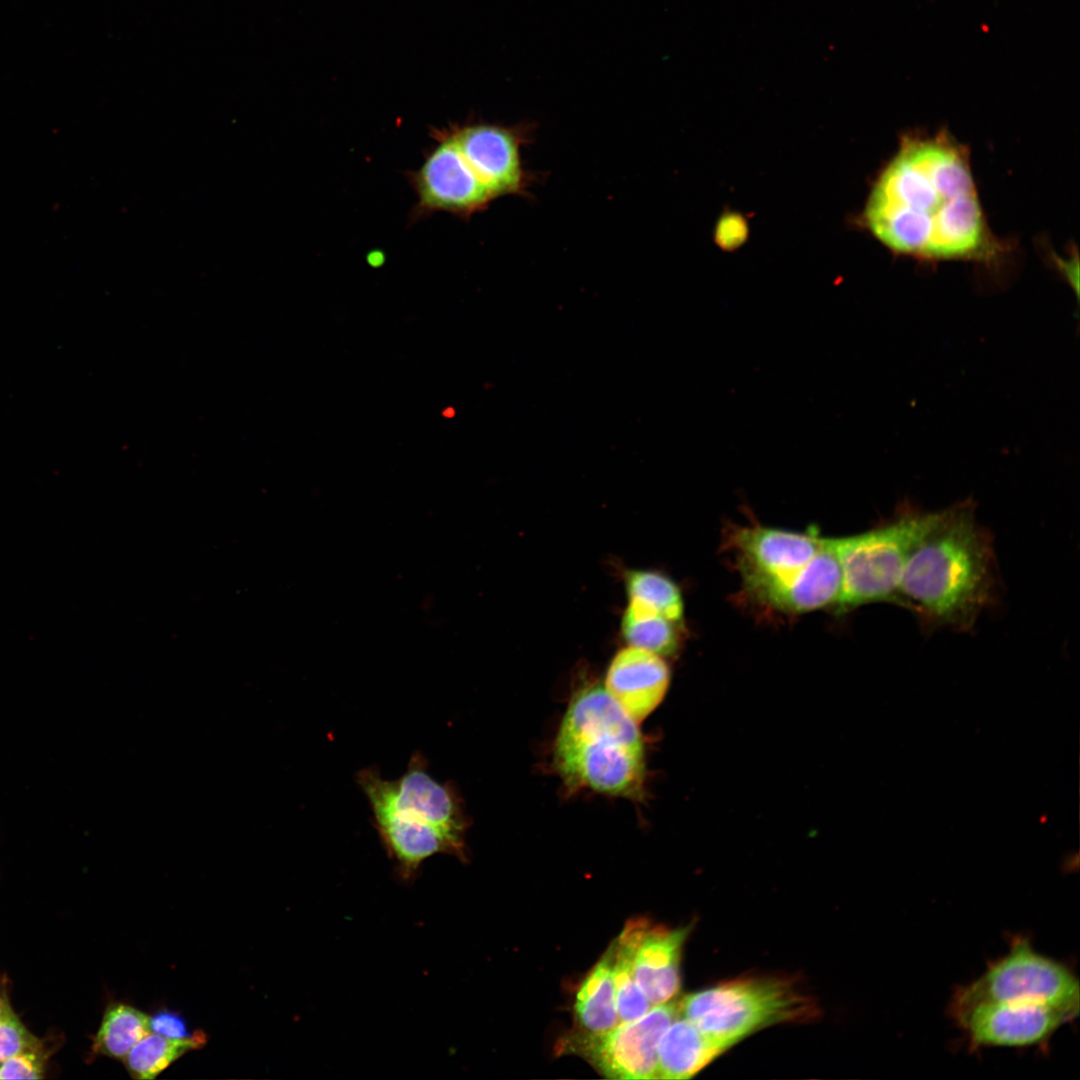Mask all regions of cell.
Instances as JSON below:
<instances>
[{
	"label": "cell",
	"instance_id": "1",
	"mask_svg": "<svg viewBox=\"0 0 1080 1080\" xmlns=\"http://www.w3.org/2000/svg\"><path fill=\"white\" fill-rule=\"evenodd\" d=\"M898 255L927 261L996 259L967 149L945 132L905 135L872 184L860 216Z\"/></svg>",
	"mask_w": 1080,
	"mask_h": 1080
},
{
	"label": "cell",
	"instance_id": "2",
	"mask_svg": "<svg viewBox=\"0 0 1080 1080\" xmlns=\"http://www.w3.org/2000/svg\"><path fill=\"white\" fill-rule=\"evenodd\" d=\"M991 535L966 500L933 513L908 555L898 604L928 625L967 631L996 597Z\"/></svg>",
	"mask_w": 1080,
	"mask_h": 1080
},
{
	"label": "cell",
	"instance_id": "3",
	"mask_svg": "<svg viewBox=\"0 0 1080 1080\" xmlns=\"http://www.w3.org/2000/svg\"><path fill=\"white\" fill-rule=\"evenodd\" d=\"M553 765L571 791L642 797L646 762L638 723L603 683H586L572 695L554 741Z\"/></svg>",
	"mask_w": 1080,
	"mask_h": 1080
},
{
	"label": "cell",
	"instance_id": "4",
	"mask_svg": "<svg viewBox=\"0 0 1080 1080\" xmlns=\"http://www.w3.org/2000/svg\"><path fill=\"white\" fill-rule=\"evenodd\" d=\"M933 513L904 505L878 527L833 538L842 571V593L836 608L839 613L874 602L898 604L908 555Z\"/></svg>",
	"mask_w": 1080,
	"mask_h": 1080
},
{
	"label": "cell",
	"instance_id": "5",
	"mask_svg": "<svg viewBox=\"0 0 1080 1080\" xmlns=\"http://www.w3.org/2000/svg\"><path fill=\"white\" fill-rule=\"evenodd\" d=\"M679 1015L724 1050L771 1024L807 1017L812 1007L779 979H742L685 996Z\"/></svg>",
	"mask_w": 1080,
	"mask_h": 1080
},
{
	"label": "cell",
	"instance_id": "6",
	"mask_svg": "<svg viewBox=\"0 0 1080 1080\" xmlns=\"http://www.w3.org/2000/svg\"><path fill=\"white\" fill-rule=\"evenodd\" d=\"M978 1002L1045 1004L1073 1020L1079 1015V981L1063 963L1035 951L1028 939L1017 937L1004 956L954 993L950 1011Z\"/></svg>",
	"mask_w": 1080,
	"mask_h": 1080
},
{
	"label": "cell",
	"instance_id": "7",
	"mask_svg": "<svg viewBox=\"0 0 1080 1080\" xmlns=\"http://www.w3.org/2000/svg\"><path fill=\"white\" fill-rule=\"evenodd\" d=\"M428 767L425 756L415 751L398 779H383L379 769L371 766L357 772L356 782L370 807L386 808L432 826L467 850L464 835L469 822L458 790L450 781L434 779Z\"/></svg>",
	"mask_w": 1080,
	"mask_h": 1080
},
{
	"label": "cell",
	"instance_id": "8",
	"mask_svg": "<svg viewBox=\"0 0 1080 1080\" xmlns=\"http://www.w3.org/2000/svg\"><path fill=\"white\" fill-rule=\"evenodd\" d=\"M825 540L814 529L801 533L761 525L735 526L725 546L733 555L744 591L751 596L796 575Z\"/></svg>",
	"mask_w": 1080,
	"mask_h": 1080
},
{
	"label": "cell",
	"instance_id": "9",
	"mask_svg": "<svg viewBox=\"0 0 1080 1080\" xmlns=\"http://www.w3.org/2000/svg\"><path fill=\"white\" fill-rule=\"evenodd\" d=\"M679 1016L676 1002L655 1005L640 1018L619 1023L605 1034L580 1036L573 1047L608 1078L655 1079L659 1040Z\"/></svg>",
	"mask_w": 1080,
	"mask_h": 1080
},
{
	"label": "cell",
	"instance_id": "10",
	"mask_svg": "<svg viewBox=\"0 0 1080 1080\" xmlns=\"http://www.w3.org/2000/svg\"><path fill=\"white\" fill-rule=\"evenodd\" d=\"M435 146L410 175L417 195V215L437 211L469 216L493 199L464 160L446 128L433 129Z\"/></svg>",
	"mask_w": 1080,
	"mask_h": 1080
},
{
	"label": "cell",
	"instance_id": "11",
	"mask_svg": "<svg viewBox=\"0 0 1080 1080\" xmlns=\"http://www.w3.org/2000/svg\"><path fill=\"white\" fill-rule=\"evenodd\" d=\"M951 1015L976 1048L1041 1044L1072 1021L1064 1012L1037 1003L978 1002Z\"/></svg>",
	"mask_w": 1080,
	"mask_h": 1080
},
{
	"label": "cell",
	"instance_id": "12",
	"mask_svg": "<svg viewBox=\"0 0 1080 1080\" xmlns=\"http://www.w3.org/2000/svg\"><path fill=\"white\" fill-rule=\"evenodd\" d=\"M464 160L492 198L519 192L524 174L519 141L512 130L473 123L446 128Z\"/></svg>",
	"mask_w": 1080,
	"mask_h": 1080
},
{
	"label": "cell",
	"instance_id": "13",
	"mask_svg": "<svg viewBox=\"0 0 1080 1080\" xmlns=\"http://www.w3.org/2000/svg\"><path fill=\"white\" fill-rule=\"evenodd\" d=\"M842 593V571L833 538L796 575L753 596L757 602L787 614L837 608Z\"/></svg>",
	"mask_w": 1080,
	"mask_h": 1080
},
{
	"label": "cell",
	"instance_id": "14",
	"mask_svg": "<svg viewBox=\"0 0 1080 1080\" xmlns=\"http://www.w3.org/2000/svg\"><path fill=\"white\" fill-rule=\"evenodd\" d=\"M670 670L662 656L628 646L611 660L603 683L608 693L637 723L662 702Z\"/></svg>",
	"mask_w": 1080,
	"mask_h": 1080
},
{
	"label": "cell",
	"instance_id": "15",
	"mask_svg": "<svg viewBox=\"0 0 1080 1080\" xmlns=\"http://www.w3.org/2000/svg\"><path fill=\"white\" fill-rule=\"evenodd\" d=\"M372 823L400 881L415 880L428 858L447 854L466 861L467 850L459 847L440 830L406 818L382 807H370Z\"/></svg>",
	"mask_w": 1080,
	"mask_h": 1080
},
{
	"label": "cell",
	"instance_id": "16",
	"mask_svg": "<svg viewBox=\"0 0 1080 1080\" xmlns=\"http://www.w3.org/2000/svg\"><path fill=\"white\" fill-rule=\"evenodd\" d=\"M688 927L644 929L633 956L636 982L652 1006L670 1002L680 988V956Z\"/></svg>",
	"mask_w": 1080,
	"mask_h": 1080
},
{
	"label": "cell",
	"instance_id": "17",
	"mask_svg": "<svg viewBox=\"0 0 1080 1080\" xmlns=\"http://www.w3.org/2000/svg\"><path fill=\"white\" fill-rule=\"evenodd\" d=\"M724 1049L685 1018L677 1017L661 1036L657 1079H688Z\"/></svg>",
	"mask_w": 1080,
	"mask_h": 1080
},
{
	"label": "cell",
	"instance_id": "18",
	"mask_svg": "<svg viewBox=\"0 0 1080 1080\" xmlns=\"http://www.w3.org/2000/svg\"><path fill=\"white\" fill-rule=\"evenodd\" d=\"M577 1024L584 1035L598 1036L619 1024L614 985V945L609 946L601 959L582 981L575 999Z\"/></svg>",
	"mask_w": 1080,
	"mask_h": 1080
},
{
	"label": "cell",
	"instance_id": "19",
	"mask_svg": "<svg viewBox=\"0 0 1080 1080\" xmlns=\"http://www.w3.org/2000/svg\"><path fill=\"white\" fill-rule=\"evenodd\" d=\"M648 925L636 919L626 923L614 945L615 1001L619 1023L636 1020L652 1005L638 986L633 969V956L639 939Z\"/></svg>",
	"mask_w": 1080,
	"mask_h": 1080
},
{
	"label": "cell",
	"instance_id": "20",
	"mask_svg": "<svg viewBox=\"0 0 1080 1080\" xmlns=\"http://www.w3.org/2000/svg\"><path fill=\"white\" fill-rule=\"evenodd\" d=\"M206 1042L207 1035L201 1030L184 1039L149 1033L133 1046L125 1056L124 1064L133 1078L154 1079L181 1056L201 1049Z\"/></svg>",
	"mask_w": 1080,
	"mask_h": 1080
},
{
	"label": "cell",
	"instance_id": "21",
	"mask_svg": "<svg viewBox=\"0 0 1080 1080\" xmlns=\"http://www.w3.org/2000/svg\"><path fill=\"white\" fill-rule=\"evenodd\" d=\"M149 1032L147 1014L125 1003H113L103 1015L92 1049L95 1054L124 1059Z\"/></svg>",
	"mask_w": 1080,
	"mask_h": 1080
},
{
	"label": "cell",
	"instance_id": "22",
	"mask_svg": "<svg viewBox=\"0 0 1080 1080\" xmlns=\"http://www.w3.org/2000/svg\"><path fill=\"white\" fill-rule=\"evenodd\" d=\"M624 581L629 605L675 622L682 620L681 591L669 577L650 570H629Z\"/></svg>",
	"mask_w": 1080,
	"mask_h": 1080
},
{
	"label": "cell",
	"instance_id": "23",
	"mask_svg": "<svg viewBox=\"0 0 1080 1080\" xmlns=\"http://www.w3.org/2000/svg\"><path fill=\"white\" fill-rule=\"evenodd\" d=\"M679 624L628 604L622 616L621 632L628 646L663 657L675 654L680 648Z\"/></svg>",
	"mask_w": 1080,
	"mask_h": 1080
},
{
	"label": "cell",
	"instance_id": "24",
	"mask_svg": "<svg viewBox=\"0 0 1080 1080\" xmlns=\"http://www.w3.org/2000/svg\"><path fill=\"white\" fill-rule=\"evenodd\" d=\"M42 1047L41 1041L31 1034L7 1002L0 1013V1064L24 1051Z\"/></svg>",
	"mask_w": 1080,
	"mask_h": 1080
},
{
	"label": "cell",
	"instance_id": "25",
	"mask_svg": "<svg viewBox=\"0 0 1080 1080\" xmlns=\"http://www.w3.org/2000/svg\"><path fill=\"white\" fill-rule=\"evenodd\" d=\"M47 1053L42 1047L24 1051L0 1064V1079H40L44 1077Z\"/></svg>",
	"mask_w": 1080,
	"mask_h": 1080
},
{
	"label": "cell",
	"instance_id": "26",
	"mask_svg": "<svg viewBox=\"0 0 1080 1080\" xmlns=\"http://www.w3.org/2000/svg\"><path fill=\"white\" fill-rule=\"evenodd\" d=\"M149 1027L153 1032L173 1039L189 1038L191 1033L185 1018L177 1012L160 1009L149 1017Z\"/></svg>",
	"mask_w": 1080,
	"mask_h": 1080
},
{
	"label": "cell",
	"instance_id": "27",
	"mask_svg": "<svg viewBox=\"0 0 1080 1080\" xmlns=\"http://www.w3.org/2000/svg\"><path fill=\"white\" fill-rule=\"evenodd\" d=\"M4 1002H5V1001H3V1000H2L1 998H0V1013H1V1011H2V1008H3Z\"/></svg>",
	"mask_w": 1080,
	"mask_h": 1080
}]
</instances>
